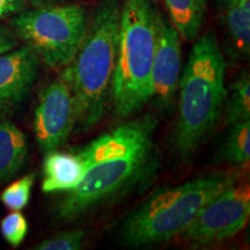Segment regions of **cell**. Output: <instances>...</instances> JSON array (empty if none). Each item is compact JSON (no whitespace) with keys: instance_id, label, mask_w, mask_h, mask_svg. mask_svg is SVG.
<instances>
[{"instance_id":"cell-1","label":"cell","mask_w":250,"mask_h":250,"mask_svg":"<svg viewBox=\"0 0 250 250\" xmlns=\"http://www.w3.org/2000/svg\"><path fill=\"white\" fill-rule=\"evenodd\" d=\"M120 15V0H101L76 56L62 72L74 100L77 131L95 126L111 102Z\"/></svg>"},{"instance_id":"cell-2","label":"cell","mask_w":250,"mask_h":250,"mask_svg":"<svg viewBox=\"0 0 250 250\" xmlns=\"http://www.w3.org/2000/svg\"><path fill=\"white\" fill-rule=\"evenodd\" d=\"M225 73L226 62L218 41L206 33L192 46L179 83L174 146L181 158H191L220 118L227 94Z\"/></svg>"},{"instance_id":"cell-3","label":"cell","mask_w":250,"mask_h":250,"mask_svg":"<svg viewBox=\"0 0 250 250\" xmlns=\"http://www.w3.org/2000/svg\"><path fill=\"white\" fill-rule=\"evenodd\" d=\"M236 180L235 173H215L155 192L122 225V242L140 248L170 241L189 227L212 198Z\"/></svg>"},{"instance_id":"cell-4","label":"cell","mask_w":250,"mask_h":250,"mask_svg":"<svg viewBox=\"0 0 250 250\" xmlns=\"http://www.w3.org/2000/svg\"><path fill=\"white\" fill-rule=\"evenodd\" d=\"M158 14L153 0H123L121 4L117 61L111 89V104L118 118L139 112L152 98Z\"/></svg>"},{"instance_id":"cell-5","label":"cell","mask_w":250,"mask_h":250,"mask_svg":"<svg viewBox=\"0 0 250 250\" xmlns=\"http://www.w3.org/2000/svg\"><path fill=\"white\" fill-rule=\"evenodd\" d=\"M11 23L40 62L59 68L76 56L85 37L88 15L80 5H46L19 12Z\"/></svg>"},{"instance_id":"cell-6","label":"cell","mask_w":250,"mask_h":250,"mask_svg":"<svg viewBox=\"0 0 250 250\" xmlns=\"http://www.w3.org/2000/svg\"><path fill=\"white\" fill-rule=\"evenodd\" d=\"M152 147L89 167L78 186L56 206L58 219L67 223L78 220L143 182L153 170Z\"/></svg>"},{"instance_id":"cell-7","label":"cell","mask_w":250,"mask_h":250,"mask_svg":"<svg viewBox=\"0 0 250 250\" xmlns=\"http://www.w3.org/2000/svg\"><path fill=\"white\" fill-rule=\"evenodd\" d=\"M249 215V187L234 183L212 198L181 236L191 248L220 243L241 232Z\"/></svg>"},{"instance_id":"cell-8","label":"cell","mask_w":250,"mask_h":250,"mask_svg":"<svg viewBox=\"0 0 250 250\" xmlns=\"http://www.w3.org/2000/svg\"><path fill=\"white\" fill-rule=\"evenodd\" d=\"M39 98L34 132L41 151L48 153L62 146L76 129V107L71 90L62 78L46 85Z\"/></svg>"},{"instance_id":"cell-9","label":"cell","mask_w":250,"mask_h":250,"mask_svg":"<svg viewBox=\"0 0 250 250\" xmlns=\"http://www.w3.org/2000/svg\"><path fill=\"white\" fill-rule=\"evenodd\" d=\"M182 67L181 36L166 20L158 14L156 44L152 65V98L161 110L169 109L176 98Z\"/></svg>"},{"instance_id":"cell-10","label":"cell","mask_w":250,"mask_h":250,"mask_svg":"<svg viewBox=\"0 0 250 250\" xmlns=\"http://www.w3.org/2000/svg\"><path fill=\"white\" fill-rule=\"evenodd\" d=\"M155 127V118L152 115H145L102 134L78 154L86 170L99 162L131 156L153 146L152 138Z\"/></svg>"},{"instance_id":"cell-11","label":"cell","mask_w":250,"mask_h":250,"mask_svg":"<svg viewBox=\"0 0 250 250\" xmlns=\"http://www.w3.org/2000/svg\"><path fill=\"white\" fill-rule=\"evenodd\" d=\"M40 59L22 45L0 55V115L19 107L29 94L39 74Z\"/></svg>"},{"instance_id":"cell-12","label":"cell","mask_w":250,"mask_h":250,"mask_svg":"<svg viewBox=\"0 0 250 250\" xmlns=\"http://www.w3.org/2000/svg\"><path fill=\"white\" fill-rule=\"evenodd\" d=\"M86 167L78 153L59 152L57 149L45 153L43 162V192L70 191L78 186Z\"/></svg>"},{"instance_id":"cell-13","label":"cell","mask_w":250,"mask_h":250,"mask_svg":"<svg viewBox=\"0 0 250 250\" xmlns=\"http://www.w3.org/2000/svg\"><path fill=\"white\" fill-rule=\"evenodd\" d=\"M26 134L8 121L0 122V183L13 177L26 162Z\"/></svg>"},{"instance_id":"cell-14","label":"cell","mask_w":250,"mask_h":250,"mask_svg":"<svg viewBox=\"0 0 250 250\" xmlns=\"http://www.w3.org/2000/svg\"><path fill=\"white\" fill-rule=\"evenodd\" d=\"M169 22L181 39L193 41L201 31L206 14V0H160Z\"/></svg>"},{"instance_id":"cell-15","label":"cell","mask_w":250,"mask_h":250,"mask_svg":"<svg viewBox=\"0 0 250 250\" xmlns=\"http://www.w3.org/2000/svg\"><path fill=\"white\" fill-rule=\"evenodd\" d=\"M221 22L235 57H248L250 52V0L221 7Z\"/></svg>"},{"instance_id":"cell-16","label":"cell","mask_w":250,"mask_h":250,"mask_svg":"<svg viewBox=\"0 0 250 250\" xmlns=\"http://www.w3.org/2000/svg\"><path fill=\"white\" fill-rule=\"evenodd\" d=\"M221 116L225 125L241 123L250 120V79L248 72H242L230 85L225 98Z\"/></svg>"},{"instance_id":"cell-17","label":"cell","mask_w":250,"mask_h":250,"mask_svg":"<svg viewBox=\"0 0 250 250\" xmlns=\"http://www.w3.org/2000/svg\"><path fill=\"white\" fill-rule=\"evenodd\" d=\"M221 154L229 164L246 166L250 160V120L230 125Z\"/></svg>"},{"instance_id":"cell-18","label":"cell","mask_w":250,"mask_h":250,"mask_svg":"<svg viewBox=\"0 0 250 250\" xmlns=\"http://www.w3.org/2000/svg\"><path fill=\"white\" fill-rule=\"evenodd\" d=\"M34 182H35L34 174H28L21 177L6 188L0 195V201L12 211H21L29 203Z\"/></svg>"},{"instance_id":"cell-19","label":"cell","mask_w":250,"mask_h":250,"mask_svg":"<svg viewBox=\"0 0 250 250\" xmlns=\"http://www.w3.org/2000/svg\"><path fill=\"white\" fill-rule=\"evenodd\" d=\"M0 232L9 245L19 247L27 235V219L20 211L11 212L0 223Z\"/></svg>"},{"instance_id":"cell-20","label":"cell","mask_w":250,"mask_h":250,"mask_svg":"<svg viewBox=\"0 0 250 250\" xmlns=\"http://www.w3.org/2000/svg\"><path fill=\"white\" fill-rule=\"evenodd\" d=\"M85 240L83 229H71L59 232L35 247L37 250H79Z\"/></svg>"},{"instance_id":"cell-21","label":"cell","mask_w":250,"mask_h":250,"mask_svg":"<svg viewBox=\"0 0 250 250\" xmlns=\"http://www.w3.org/2000/svg\"><path fill=\"white\" fill-rule=\"evenodd\" d=\"M24 7V0H0V19L21 12Z\"/></svg>"},{"instance_id":"cell-22","label":"cell","mask_w":250,"mask_h":250,"mask_svg":"<svg viewBox=\"0 0 250 250\" xmlns=\"http://www.w3.org/2000/svg\"><path fill=\"white\" fill-rule=\"evenodd\" d=\"M18 46L14 34L6 28L0 26V55L11 51Z\"/></svg>"},{"instance_id":"cell-23","label":"cell","mask_w":250,"mask_h":250,"mask_svg":"<svg viewBox=\"0 0 250 250\" xmlns=\"http://www.w3.org/2000/svg\"><path fill=\"white\" fill-rule=\"evenodd\" d=\"M218 1L221 7H226V6H230V5L237 4V2H241L243 0H218Z\"/></svg>"},{"instance_id":"cell-24","label":"cell","mask_w":250,"mask_h":250,"mask_svg":"<svg viewBox=\"0 0 250 250\" xmlns=\"http://www.w3.org/2000/svg\"><path fill=\"white\" fill-rule=\"evenodd\" d=\"M35 1H49V0H35Z\"/></svg>"}]
</instances>
